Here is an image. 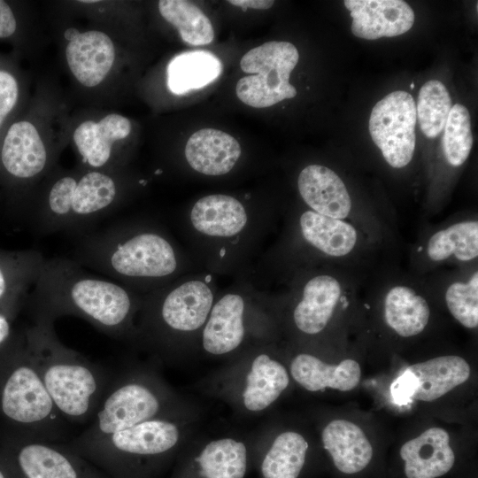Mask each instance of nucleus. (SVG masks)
<instances>
[{"label": "nucleus", "mask_w": 478, "mask_h": 478, "mask_svg": "<svg viewBox=\"0 0 478 478\" xmlns=\"http://www.w3.org/2000/svg\"><path fill=\"white\" fill-rule=\"evenodd\" d=\"M137 305L129 288L91 274L71 258H45L25 305L32 318L78 317L119 337L131 327Z\"/></svg>", "instance_id": "obj_1"}, {"label": "nucleus", "mask_w": 478, "mask_h": 478, "mask_svg": "<svg viewBox=\"0 0 478 478\" xmlns=\"http://www.w3.org/2000/svg\"><path fill=\"white\" fill-rule=\"evenodd\" d=\"M27 349L57 410L71 423L86 424L112 382V374L58 337L53 320L32 318Z\"/></svg>", "instance_id": "obj_2"}, {"label": "nucleus", "mask_w": 478, "mask_h": 478, "mask_svg": "<svg viewBox=\"0 0 478 478\" xmlns=\"http://www.w3.org/2000/svg\"><path fill=\"white\" fill-rule=\"evenodd\" d=\"M122 192L116 170L82 166L51 175L35 194L27 210L41 234H81L118 207Z\"/></svg>", "instance_id": "obj_3"}, {"label": "nucleus", "mask_w": 478, "mask_h": 478, "mask_svg": "<svg viewBox=\"0 0 478 478\" xmlns=\"http://www.w3.org/2000/svg\"><path fill=\"white\" fill-rule=\"evenodd\" d=\"M73 260L125 287L164 281L178 268L176 251L162 234L123 225L83 235Z\"/></svg>", "instance_id": "obj_4"}, {"label": "nucleus", "mask_w": 478, "mask_h": 478, "mask_svg": "<svg viewBox=\"0 0 478 478\" xmlns=\"http://www.w3.org/2000/svg\"><path fill=\"white\" fill-rule=\"evenodd\" d=\"M0 414L24 440L64 443L67 421L50 397L27 349L24 331L0 351Z\"/></svg>", "instance_id": "obj_5"}, {"label": "nucleus", "mask_w": 478, "mask_h": 478, "mask_svg": "<svg viewBox=\"0 0 478 478\" xmlns=\"http://www.w3.org/2000/svg\"><path fill=\"white\" fill-rule=\"evenodd\" d=\"M179 438L180 431L174 422L155 418L71 449L109 478H141L143 463L171 451Z\"/></svg>", "instance_id": "obj_6"}, {"label": "nucleus", "mask_w": 478, "mask_h": 478, "mask_svg": "<svg viewBox=\"0 0 478 478\" xmlns=\"http://www.w3.org/2000/svg\"><path fill=\"white\" fill-rule=\"evenodd\" d=\"M54 154L30 118L14 119L0 144V182L15 204L27 206L33 188L50 173Z\"/></svg>", "instance_id": "obj_7"}, {"label": "nucleus", "mask_w": 478, "mask_h": 478, "mask_svg": "<svg viewBox=\"0 0 478 478\" xmlns=\"http://www.w3.org/2000/svg\"><path fill=\"white\" fill-rule=\"evenodd\" d=\"M299 59L296 46L289 42L270 41L247 51L240 60L243 72L235 88L237 97L254 108L270 107L297 96L289 77Z\"/></svg>", "instance_id": "obj_8"}, {"label": "nucleus", "mask_w": 478, "mask_h": 478, "mask_svg": "<svg viewBox=\"0 0 478 478\" xmlns=\"http://www.w3.org/2000/svg\"><path fill=\"white\" fill-rule=\"evenodd\" d=\"M141 378L112 380L89 426L66 443L77 448L143 421L158 418L163 403L154 386Z\"/></svg>", "instance_id": "obj_9"}, {"label": "nucleus", "mask_w": 478, "mask_h": 478, "mask_svg": "<svg viewBox=\"0 0 478 478\" xmlns=\"http://www.w3.org/2000/svg\"><path fill=\"white\" fill-rule=\"evenodd\" d=\"M416 120L414 99L404 90L388 94L374 106L369 118V133L392 167H404L412 160L416 143Z\"/></svg>", "instance_id": "obj_10"}, {"label": "nucleus", "mask_w": 478, "mask_h": 478, "mask_svg": "<svg viewBox=\"0 0 478 478\" xmlns=\"http://www.w3.org/2000/svg\"><path fill=\"white\" fill-rule=\"evenodd\" d=\"M468 362L456 355L439 356L407 366L391 387L399 403L431 402L465 383L470 377Z\"/></svg>", "instance_id": "obj_11"}, {"label": "nucleus", "mask_w": 478, "mask_h": 478, "mask_svg": "<svg viewBox=\"0 0 478 478\" xmlns=\"http://www.w3.org/2000/svg\"><path fill=\"white\" fill-rule=\"evenodd\" d=\"M13 462L23 478H109L66 443L19 441Z\"/></svg>", "instance_id": "obj_12"}, {"label": "nucleus", "mask_w": 478, "mask_h": 478, "mask_svg": "<svg viewBox=\"0 0 478 478\" xmlns=\"http://www.w3.org/2000/svg\"><path fill=\"white\" fill-rule=\"evenodd\" d=\"M212 304L213 294L206 282L187 281L150 301V319L168 330L194 331L207 320Z\"/></svg>", "instance_id": "obj_13"}, {"label": "nucleus", "mask_w": 478, "mask_h": 478, "mask_svg": "<svg viewBox=\"0 0 478 478\" xmlns=\"http://www.w3.org/2000/svg\"><path fill=\"white\" fill-rule=\"evenodd\" d=\"M131 131L130 120L119 113L80 122L73 132V141L83 167L115 171L118 143L127 138Z\"/></svg>", "instance_id": "obj_14"}, {"label": "nucleus", "mask_w": 478, "mask_h": 478, "mask_svg": "<svg viewBox=\"0 0 478 478\" xmlns=\"http://www.w3.org/2000/svg\"><path fill=\"white\" fill-rule=\"evenodd\" d=\"M65 56L68 69L84 88L101 85L116 62V46L112 37L97 29L75 33L67 42Z\"/></svg>", "instance_id": "obj_15"}, {"label": "nucleus", "mask_w": 478, "mask_h": 478, "mask_svg": "<svg viewBox=\"0 0 478 478\" xmlns=\"http://www.w3.org/2000/svg\"><path fill=\"white\" fill-rule=\"evenodd\" d=\"M352 18L351 32L359 38L375 40L405 34L414 23V12L402 0H345Z\"/></svg>", "instance_id": "obj_16"}, {"label": "nucleus", "mask_w": 478, "mask_h": 478, "mask_svg": "<svg viewBox=\"0 0 478 478\" xmlns=\"http://www.w3.org/2000/svg\"><path fill=\"white\" fill-rule=\"evenodd\" d=\"M407 478H437L446 474L455 462L446 429L432 427L406 441L400 448Z\"/></svg>", "instance_id": "obj_17"}, {"label": "nucleus", "mask_w": 478, "mask_h": 478, "mask_svg": "<svg viewBox=\"0 0 478 478\" xmlns=\"http://www.w3.org/2000/svg\"><path fill=\"white\" fill-rule=\"evenodd\" d=\"M297 188L311 211L320 215L342 220L351 212V200L343 181L327 166H305L298 175Z\"/></svg>", "instance_id": "obj_18"}, {"label": "nucleus", "mask_w": 478, "mask_h": 478, "mask_svg": "<svg viewBox=\"0 0 478 478\" xmlns=\"http://www.w3.org/2000/svg\"><path fill=\"white\" fill-rule=\"evenodd\" d=\"M184 152L187 162L195 171L218 176L232 170L241 156V146L224 131L204 128L189 138Z\"/></svg>", "instance_id": "obj_19"}, {"label": "nucleus", "mask_w": 478, "mask_h": 478, "mask_svg": "<svg viewBox=\"0 0 478 478\" xmlns=\"http://www.w3.org/2000/svg\"><path fill=\"white\" fill-rule=\"evenodd\" d=\"M321 440L335 466L343 474H357L372 460L373 446L364 430L352 421L331 420L323 428Z\"/></svg>", "instance_id": "obj_20"}, {"label": "nucleus", "mask_w": 478, "mask_h": 478, "mask_svg": "<svg viewBox=\"0 0 478 478\" xmlns=\"http://www.w3.org/2000/svg\"><path fill=\"white\" fill-rule=\"evenodd\" d=\"M290 374L300 386L309 391H321L327 388L350 391L360 382L361 367L351 358L338 364H328L313 355L301 353L293 358Z\"/></svg>", "instance_id": "obj_21"}, {"label": "nucleus", "mask_w": 478, "mask_h": 478, "mask_svg": "<svg viewBox=\"0 0 478 478\" xmlns=\"http://www.w3.org/2000/svg\"><path fill=\"white\" fill-rule=\"evenodd\" d=\"M193 227L211 237L227 238L240 234L246 227L248 214L243 204L232 196L208 195L198 199L190 215Z\"/></svg>", "instance_id": "obj_22"}, {"label": "nucleus", "mask_w": 478, "mask_h": 478, "mask_svg": "<svg viewBox=\"0 0 478 478\" xmlns=\"http://www.w3.org/2000/svg\"><path fill=\"white\" fill-rule=\"evenodd\" d=\"M244 300L235 293H228L212 307L206 320L202 343L204 349L214 355L236 349L244 337Z\"/></svg>", "instance_id": "obj_23"}, {"label": "nucleus", "mask_w": 478, "mask_h": 478, "mask_svg": "<svg viewBox=\"0 0 478 478\" xmlns=\"http://www.w3.org/2000/svg\"><path fill=\"white\" fill-rule=\"evenodd\" d=\"M341 292V285L333 276L321 274L309 280L294 310L297 328L308 335L321 332L335 312Z\"/></svg>", "instance_id": "obj_24"}, {"label": "nucleus", "mask_w": 478, "mask_h": 478, "mask_svg": "<svg viewBox=\"0 0 478 478\" xmlns=\"http://www.w3.org/2000/svg\"><path fill=\"white\" fill-rule=\"evenodd\" d=\"M222 69L220 60L212 52H182L167 66V87L175 95L186 94L212 83L220 75Z\"/></svg>", "instance_id": "obj_25"}, {"label": "nucleus", "mask_w": 478, "mask_h": 478, "mask_svg": "<svg viewBox=\"0 0 478 478\" xmlns=\"http://www.w3.org/2000/svg\"><path fill=\"white\" fill-rule=\"evenodd\" d=\"M289 383V374L280 362L266 354L257 356L246 377L243 392L244 406L253 412L273 404Z\"/></svg>", "instance_id": "obj_26"}, {"label": "nucleus", "mask_w": 478, "mask_h": 478, "mask_svg": "<svg viewBox=\"0 0 478 478\" xmlns=\"http://www.w3.org/2000/svg\"><path fill=\"white\" fill-rule=\"evenodd\" d=\"M430 309L428 302L412 289L393 287L384 300V319L398 335L411 337L421 333L428 323Z\"/></svg>", "instance_id": "obj_27"}, {"label": "nucleus", "mask_w": 478, "mask_h": 478, "mask_svg": "<svg viewBox=\"0 0 478 478\" xmlns=\"http://www.w3.org/2000/svg\"><path fill=\"white\" fill-rule=\"evenodd\" d=\"M299 224L305 240L327 255H347L356 244V229L342 220L310 210L301 215Z\"/></svg>", "instance_id": "obj_28"}, {"label": "nucleus", "mask_w": 478, "mask_h": 478, "mask_svg": "<svg viewBox=\"0 0 478 478\" xmlns=\"http://www.w3.org/2000/svg\"><path fill=\"white\" fill-rule=\"evenodd\" d=\"M247 466L244 443L231 438L210 442L195 459L198 478H244Z\"/></svg>", "instance_id": "obj_29"}, {"label": "nucleus", "mask_w": 478, "mask_h": 478, "mask_svg": "<svg viewBox=\"0 0 478 478\" xmlns=\"http://www.w3.org/2000/svg\"><path fill=\"white\" fill-rule=\"evenodd\" d=\"M308 447L307 441L299 433H281L261 462L262 477L297 478L305 466Z\"/></svg>", "instance_id": "obj_30"}, {"label": "nucleus", "mask_w": 478, "mask_h": 478, "mask_svg": "<svg viewBox=\"0 0 478 478\" xmlns=\"http://www.w3.org/2000/svg\"><path fill=\"white\" fill-rule=\"evenodd\" d=\"M158 11L168 23L177 28L187 44L202 46L213 41L212 22L196 4L185 0H161Z\"/></svg>", "instance_id": "obj_31"}, {"label": "nucleus", "mask_w": 478, "mask_h": 478, "mask_svg": "<svg viewBox=\"0 0 478 478\" xmlns=\"http://www.w3.org/2000/svg\"><path fill=\"white\" fill-rule=\"evenodd\" d=\"M45 258L34 250L0 248V299L20 290H30Z\"/></svg>", "instance_id": "obj_32"}, {"label": "nucleus", "mask_w": 478, "mask_h": 478, "mask_svg": "<svg viewBox=\"0 0 478 478\" xmlns=\"http://www.w3.org/2000/svg\"><path fill=\"white\" fill-rule=\"evenodd\" d=\"M428 255L433 261H442L451 255L461 261L477 258L478 222H459L436 232L428 241Z\"/></svg>", "instance_id": "obj_33"}, {"label": "nucleus", "mask_w": 478, "mask_h": 478, "mask_svg": "<svg viewBox=\"0 0 478 478\" xmlns=\"http://www.w3.org/2000/svg\"><path fill=\"white\" fill-rule=\"evenodd\" d=\"M451 106V96L443 83L430 80L421 86L416 115L427 137L435 138L443 131Z\"/></svg>", "instance_id": "obj_34"}, {"label": "nucleus", "mask_w": 478, "mask_h": 478, "mask_svg": "<svg viewBox=\"0 0 478 478\" xmlns=\"http://www.w3.org/2000/svg\"><path fill=\"white\" fill-rule=\"evenodd\" d=\"M443 137V150L448 163L460 166L468 158L473 143L468 110L460 104L451 106Z\"/></svg>", "instance_id": "obj_35"}, {"label": "nucleus", "mask_w": 478, "mask_h": 478, "mask_svg": "<svg viewBox=\"0 0 478 478\" xmlns=\"http://www.w3.org/2000/svg\"><path fill=\"white\" fill-rule=\"evenodd\" d=\"M446 305L462 326H478V274L474 272L467 282L456 281L445 292Z\"/></svg>", "instance_id": "obj_36"}, {"label": "nucleus", "mask_w": 478, "mask_h": 478, "mask_svg": "<svg viewBox=\"0 0 478 478\" xmlns=\"http://www.w3.org/2000/svg\"><path fill=\"white\" fill-rule=\"evenodd\" d=\"M22 91L17 69L8 59L0 58V144L7 127L15 119Z\"/></svg>", "instance_id": "obj_37"}, {"label": "nucleus", "mask_w": 478, "mask_h": 478, "mask_svg": "<svg viewBox=\"0 0 478 478\" xmlns=\"http://www.w3.org/2000/svg\"><path fill=\"white\" fill-rule=\"evenodd\" d=\"M29 291H16L0 299V351L12 337L13 320L25 306Z\"/></svg>", "instance_id": "obj_38"}, {"label": "nucleus", "mask_w": 478, "mask_h": 478, "mask_svg": "<svg viewBox=\"0 0 478 478\" xmlns=\"http://www.w3.org/2000/svg\"><path fill=\"white\" fill-rule=\"evenodd\" d=\"M18 12L8 1L0 0V40H14L19 33Z\"/></svg>", "instance_id": "obj_39"}, {"label": "nucleus", "mask_w": 478, "mask_h": 478, "mask_svg": "<svg viewBox=\"0 0 478 478\" xmlns=\"http://www.w3.org/2000/svg\"><path fill=\"white\" fill-rule=\"evenodd\" d=\"M227 3L234 6L242 7L243 10L247 8L266 10L271 8L274 2L272 0H230Z\"/></svg>", "instance_id": "obj_40"}, {"label": "nucleus", "mask_w": 478, "mask_h": 478, "mask_svg": "<svg viewBox=\"0 0 478 478\" xmlns=\"http://www.w3.org/2000/svg\"><path fill=\"white\" fill-rule=\"evenodd\" d=\"M15 464V463H14ZM16 470V465H15V468L13 471H11L10 473L8 472V470L6 469V465L5 464H2L0 462V478H14L12 474L15 472ZM19 478H23L22 475L19 477Z\"/></svg>", "instance_id": "obj_41"}, {"label": "nucleus", "mask_w": 478, "mask_h": 478, "mask_svg": "<svg viewBox=\"0 0 478 478\" xmlns=\"http://www.w3.org/2000/svg\"><path fill=\"white\" fill-rule=\"evenodd\" d=\"M413 87H414V84H413V83H412V84H411V88H412V89H413Z\"/></svg>", "instance_id": "obj_42"}]
</instances>
